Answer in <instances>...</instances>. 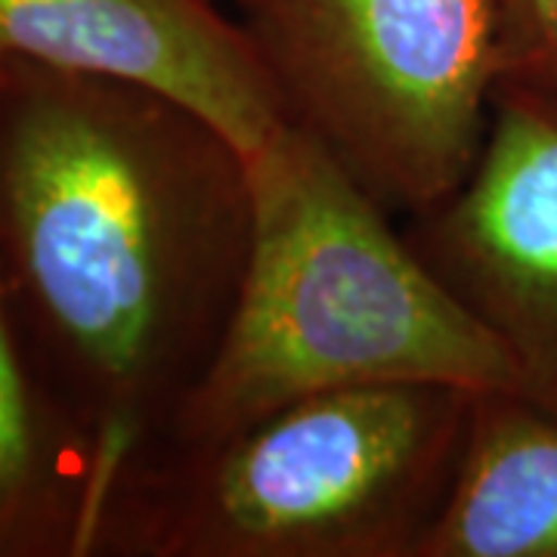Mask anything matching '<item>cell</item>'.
<instances>
[{"instance_id":"cell-2","label":"cell","mask_w":557,"mask_h":557,"mask_svg":"<svg viewBox=\"0 0 557 557\" xmlns=\"http://www.w3.org/2000/svg\"><path fill=\"white\" fill-rule=\"evenodd\" d=\"M248 171L255 233L239 298L168 449L344 387L518 394L502 344L317 139L288 124L248 152Z\"/></svg>"},{"instance_id":"cell-5","label":"cell","mask_w":557,"mask_h":557,"mask_svg":"<svg viewBox=\"0 0 557 557\" xmlns=\"http://www.w3.org/2000/svg\"><path fill=\"white\" fill-rule=\"evenodd\" d=\"M403 230L502 344L518 397L557 416V94L498 84L474 168Z\"/></svg>"},{"instance_id":"cell-8","label":"cell","mask_w":557,"mask_h":557,"mask_svg":"<svg viewBox=\"0 0 557 557\" xmlns=\"http://www.w3.org/2000/svg\"><path fill=\"white\" fill-rule=\"evenodd\" d=\"M421 557H557V416L518 394H478Z\"/></svg>"},{"instance_id":"cell-6","label":"cell","mask_w":557,"mask_h":557,"mask_svg":"<svg viewBox=\"0 0 557 557\" xmlns=\"http://www.w3.org/2000/svg\"><path fill=\"white\" fill-rule=\"evenodd\" d=\"M32 62L164 94L242 152L288 127L239 22L214 0H0V65Z\"/></svg>"},{"instance_id":"cell-4","label":"cell","mask_w":557,"mask_h":557,"mask_svg":"<svg viewBox=\"0 0 557 557\" xmlns=\"http://www.w3.org/2000/svg\"><path fill=\"white\" fill-rule=\"evenodd\" d=\"M288 124L412 218L474 168L502 84L493 0H236Z\"/></svg>"},{"instance_id":"cell-7","label":"cell","mask_w":557,"mask_h":557,"mask_svg":"<svg viewBox=\"0 0 557 557\" xmlns=\"http://www.w3.org/2000/svg\"><path fill=\"white\" fill-rule=\"evenodd\" d=\"M94 443L28 354L0 292V557H100Z\"/></svg>"},{"instance_id":"cell-9","label":"cell","mask_w":557,"mask_h":557,"mask_svg":"<svg viewBox=\"0 0 557 557\" xmlns=\"http://www.w3.org/2000/svg\"><path fill=\"white\" fill-rule=\"evenodd\" d=\"M502 32V84L557 94V0H493Z\"/></svg>"},{"instance_id":"cell-1","label":"cell","mask_w":557,"mask_h":557,"mask_svg":"<svg viewBox=\"0 0 557 557\" xmlns=\"http://www.w3.org/2000/svg\"><path fill=\"white\" fill-rule=\"evenodd\" d=\"M251 233L248 156L196 109L0 65V292L97 449L102 539L218 354Z\"/></svg>"},{"instance_id":"cell-3","label":"cell","mask_w":557,"mask_h":557,"mask_svg":"<svg viewBox=\"0 0 557 557\" xmlns=\"http://www.w3.org/2000/svg\"><path fill=\"white\" fill-rule=\"evenodd\" d=\"M478 394L366 384L177 446L115 505L102 557H421Z\"/></svg>"}]
</instances>
